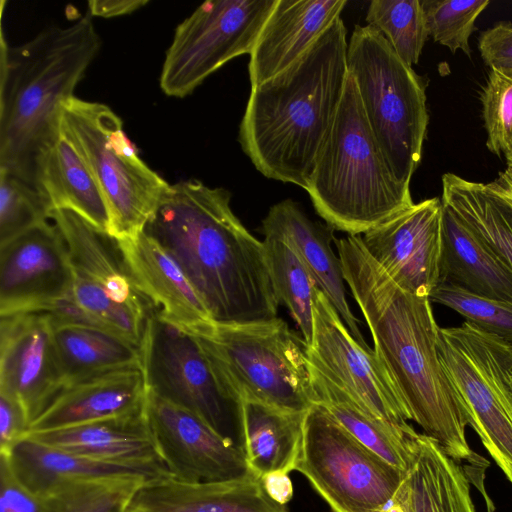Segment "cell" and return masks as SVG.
I'll return each mask as SVG.
<instances>
[{"mask_svg": "<svg viewBox=\"0 0 512 512\" xmlns=\"http://www.w3.org/2000/svg\"><path fill=\"white\" fill-rule=\"evenodd\" d=\"M295 470L333 512H372L385 507L406 475L357 440L318 404L306 412Z\"/></svg>", "mask_w": 512, "mask_h": 512, "instance_id": "9", "label": "cell"}, {"mask_svg": "<svg viewBox=\"0 0 512 512\" xmlns=\"http://www.w3.org/2000/svg\"><path fill=\"white\" fill-rule=\"evenodd\" d=\"M51 213L33 184L0 168V246L51 220Z\"/></svg>", "mask_w": 512, "mask_h": 512, "instance_id": "37", "label": "cell"}, {"mask_svg": "<svg viewBox=\"0 0 512 512\" xmlns=\"http://www.w3.org/2000/svg\"><path fill=\"white\" fill-rule=\"evenodd\" d=\"M117 242L136 288L162 320L187 333L214 322L184 271L156 239L142 231Z\"/></svg>", "mask_w": 512, "mask_h": 512, "instance_id": "18", "label": "cell"}, {"mask_svg": "<svg viewBox=\"0 0 512 512\" xmlns=\"http://www.w3.org/2000/svg\"><path fill=\"white\" fill-rule=\"evenodd\" d=\"M277 0L206 1L176 28L160 87L171 97L192 93L231 59L250 54Z\"/></svg>", "mask_w": 512, "mask_h": 512, "instance_id": "12", "label": "cell"}, {"mask_svg": "<svg viewBox=\"0 0 512 512\" xmlns=\"http://www.w3.org/2000/svg\"><path fill=\"white\" fill-rule=\"evenodd\" d=\"M347 68L370 128L395 178L410 188L428 126L426 82L369 25H356Z\"/></svg>", "mask_w": 512, "mask_h": 512, "instance_id": "7", "label": "cell"}, {"mask_svg": "<svg viewBox=\"0 0 512 512\" xmlns=\"http://www.w3.org/2000/svg\"><path fill=\"white\" fill-rule=\"evenodd\" d=\"M231 194L198 180L170 184L144 231L184 271L214 322L244 324L277 317L263 241L230 206Z\"/></svg>", "mask_w": 512, "mask_h": 512, "instance_id": "2", "label": "cell"}, {"mask_svg": "<svg viewBox=\"0 0 512 512\" xmlns=\"http://www.w3.org/2000/svg\"><path fill=\"white\" fill-rule=\"evenodd\" d=\"M444 330L471 358L493 391L512 407V344L467 321Z\"/></svg>", "mask_w": 512, "mask_h": 512, "instance_id": "36", "label": "cell"}, {"mask_svg": "<svg viewBox=\"0 0 512 512\" xmlns=\"http://www.w3.org/2000/svg\"><path fill=\"white\" fill-rule=\"evenodd\" d=\"M441 201L512 270V200L488 184L445 173Z\"/></svg>", "mask_w": 512, "mask_h": 512, "instance_id": "32", "label": "cell"}, {"mask_svg": "<svg viewBox=\"0 0 512 512\" xmlns=\"http://www.w3.org/2000/svg\"><path fill=\"white\" fill-rule=\"evenodd\" d=\"M148 2V0H91L88 2V12L91 16L111 18L131 14Z\"/></svg>", "mask_w": 512, "mask_h": 512, "instance_id": "44", "label": "cell"}, {"mask_svg": "<svg viewBox=\"0 0 512 512\" xmlns=\"http://www.w3.org/2000/svg\"><path fill=\"white\" fill-rule=\"evenodd\" d=\"M29 425L22 405L16 399L0 393V454H7L25 438Z\"/></svg>", "mask_w": 512, "mask_h": 512, "instance_id": "43", "label": "cell"}, {"mask_svg": "<svg viewBox=\"0 0 512 512\" xmlns=\"http://www.w3.org/2000/svg\"><path fill=\"white\" fill-rule=\"evenodd\" d=\"M438 283L512 301V270L444 204Z\"/></svg>", "mask_w": 512, "mask_h": 512, "instance_id": "26", "label": "cell"}, {"mask_svg": "<svg viewBox=\"0 0 512 512\" xmlns=\"http://www.w3.org/2000/svg\"><path fill=\"white\" fill-rule=\"evenodd\" d=\"M126 512H289L273 501L255 474L225 481L162 478L142 484Z\"/></svg>", "mask_w": 512, "mask_h": 512, "instance_id": "21", "label": "cell"}, {"mask_svg": "<svg viewBox=\"0 0 512 512\" xmlns=\"http://www.w3.org/2000/svg\"><path fill=\"white\" fill-rule=\"evenodd\" d=\"M480 100L486 147L498 156L512 155V79L490 70Z\"/></svg>", "mask_w": 512, "mask_h": 512, "instance_id": "40", "label": "cell"}, {"mask_svg": "<svg viewBox=\"0 0 512 512\" xmlns=\"http://www.w3.org/2000/svg\"><path fill=\"white\" fill-rule=\"evenodd\" d=\"M147 393L144 374L138 368L66 385L32 421L27 434L139 414L145 409Z\"/></svg>", "mask_w": 512, "mask_h": 512, "instance_id": "20", "label": "cell"}, {"mask_svg": "<svg viewBox=\"0 0 512 512\" xmlns=\"http://www.w3.org/2000/svg\"><path fill=\"white\" fill-rule=\"evenodd\" d=\"M505 159H506L507 167L512 168V155L506 157Z\"/></svg>", "mask_w": 512, "mask_h": 512, "instance_id": "48", "label": "cell"}, {"mask_svg": "<svg viewBox=\"0 0 512 512\" xmlns=\"http://www.w3.org/2000/svg\"><path fill=\"white\" fill-rule=\"evenodd\" d=\"M440 359L458 392L469 426L512 483V408L500 400L471 358L439 328Z\"/></svg>", "mask_w": 512, "mask_h": 512, "instance_id": "23", "label": "cell"}, {"mask_svg": "<svg viewBox=\"0 0 512 512\" xmlns=\"http://www.w3.org/2000/svg\"><path fill=\"white\" fill-rule=\"evenodd\" d=\"M65 241L47 221L0 246V316L50 313L71 297Z\"/></svg>", "mask_w": 512, "mask_h": 512, "instance_id": "15", "label": "cell"}, {"mask_svg": "<svg viewBox=\"0 0 512 512\" xmlns=\"http://www.w3.org/2000/svg\"><path fill=\"white\" fill-rule=\"evenodd\" d=\"M34 186L52 211H73L108 233L109 215L103 196L82 158L59 129L36 158Z\"/></svg>", "mask_w": 512, "mask_h": 512, "instance_id": "27", "label": "cell"}, {"mask_svg": "<svg viewBox=\"0 0 512 512\" xmlns=\"http://www.w3.org/2000/svg\"><path fill=\"white\" fill-rule=\"evenodd\" d=\"M366 22L407 65L418 63L429 36L421 0H372Z\"/></svg>", "mask_w": 512, "mask_h": 512, "instance_id": "35", "label": "cell"}, {"mask_svg": "<svg viewBox=\"0 0 512 512\" xmlns=\"http://www.w3.org/2000/svg\"><path fill=\"white\" fill-rule=\"evenodd\" d=\"M313 318V341L306 348L310 363L383 424L406 436H416L388 371L374 350L363 347L351 335L318 287L313 294Z\"/></svg>", "mask_w": 512, "mask_h": 512, "instance_id": "13", "label": "cell"}, {"mask_svg": "<svg viewBox=\"0 0 512 512\" xmlns=\"http://www.w3.org/2000/svg\"><path fill=\"white\" fill-rule=\"evenodd\" d=\"M305 190L327 226L349 235L364 234L414 204L381 151L349 72Z\"/></svg>", "mask_w": 512, "mask_h": 512, "instance_id": "5", "label": "cell"}, {"mask_svg": "<svg viewBox=\"0 0 512 512\" xmlns=\"http://www.w3.org/2000/svg\"><path fill=\"white\" fill-rule=\"evenodd\" d=\"M310 369L313 404L324 407L357 440L406 473L419 433L410 437L389 428L311 363Z\"/></svg>", "mask_w": 512, "mask_h": 512, "instance_id": "31", "label": "cell"}, {"mask_svg": "<svg viewBox=\"0 0 512 512\" xmlns=\"http://www.w3.org/2000/svg\"><path fill=\"white\" fill-rule=\"evenodd\" d=\"M428 35L452 53L471 55L469 38L489 0H421Z\"/></svg>", "mask_w": 512, "mask_h": 512, "instance_id": "38", "label": "cell"}, {"mask_svg": "<svg viewBox=\"0 0 512 512\" xmlns=\"http://www.w3.org/2000/svg\"><path fill=\"white\" fill-rule=\"evenodd\" d=\"M140 479H95L60 484L39 497L42 512H126Z\"/></svg>", "mask_w": 512, "mask_h": 512, "instance_id": "34", "label": "cell"}, {"mask_svg": "<svg viewBox=\"0 0 512 512\" xmlns=\"http://www.w3.org/2000/svg\"><path fill=\"white\" fill-rule=\"evenodd\" d=\"M402 490L410 512H475L463 468L425 434L417 436Z\"/></svg>", "mask_w": 512, "mask_h": 512, "instance_id": "29", "label": "cell"}, {"mask_svg": "<svg viewBox=\"0 0 512 512\" xmlns=\"http://www.w3.org/2000/svg\"><path fill=\"white\" fill-rule=\"evenodd\" d=\"M267 495L276 503L286 505L293 497L294 488L288 473L271 472L261 477Z\"/></svg>", "mask_w": 512, "mask_h": 512, "instance_id": "45", "label": "cell"}, {"mask_svg": "<svg viewBox=\"0 0 512 512\" xmlns=\"http://www.w3.org/2000/svg\"><path fill=\"white\" fill-rule=\"evenodd\" d=\"M0 512H42L40 499L23 487L0 455Z\"/></svg>", "mask_w": 512, "mask_h": 512, "instance_id": "42", "label": "cell"}, {"mask_svg": "<svg viewBox=\"0 0 512 512\" xmlns=\"http://www.w3.org/2000/svg\"><path fill=\"white\" fill-rule=\"evenodd\" d=\"M347 49L339 16L297 62L251 87L238 140L266 178L305 189L344 92Z\"/></svg>", "mask_w": 512, "mask_h": 512, "instance_id": "3", "label": "cell"}, {"mask_svg": "<svg viewBox=\"0 0 512 512\" xmlns=\"http://www.w3.org/2000/svg\"><path fill=\"white\" fill-rule=\"evenodd\" d=\"M100 46L89 12L18 46L1 37L0 168L34 185L36 158L58 133L61 107Z\"/></svg>", "mask_w": 512, "mask_h": 512, "instance_id": "4", "label": "cell"}, {"mask_svg": "<svg viewBox=\"0 0 512 512\" xmlns=\"http://www.w3.org/2000/svg\"><path fill=\"white\" fill-rule=\"evenodd\" d=\"M140 351L148 391L190 411L240 446V405L221 384L194 335L162 320L152 310Z\"/></svg>", "mask_w": 512, "mask_h": 512, "instance_id": "11", "label": "cell"}, {"mask_svg": "<svg viewBox=\"0 0 512 512\" xmlns=\"http://www.w3.org/2000/svg\"><path fill=\"white\" fill-rule=\"evenodd\" d=\"M145 416L160 458L172 478L206 482L254 474L237 443L190 411L148 391Z\"/></svg>", "mask_w": 512, "mask_h": 512, "instance_id": "14", "label": "cell"}, {"mask_svg": "<svg viewBox=\"0 0 512 512\" xmlns=\"http://www.w3.org/2000/svg\"><path fill=\"white\" fill-rule=\"evenodd\" d=\"M343 276L370 330L374 352L423 434L456 461L473 459L464 404L439 355L429 297L399 287L366 251L361 236L335 239Z\"/></svg>", "mask_w": 512, "mask_h": 512, "instance_id": "1", "label": "cell"}, {"mask_svg": "<svg viewBox=\"0 0 512 512\" xmlns=\"http://www.w3.org/2000/svg\"><path fill=\"white\" fill-rule=\"evenodd\" d=\"M5 457L16 480L36 497L68 482L95 479H140L146 482L172 478L167 469L129 466L68 453L31 438L17 442Z\"/></svg>", "mask_w": 512, "mask_h": 512, "instance_id": "24", "label": "cell"}, {"mask_svg": "<svg viewBox=\"0 0 512 512\" xmlns=\"http://www.w3.org/2000/svg\"><path fill=\"white\" fill-rule=\"evenodd\" d=\"M262 233H274L287 239L297 250L317 287L336 309L351 335L365 348L359 320L346 297L345 279L339 257L333 252L331 228L312 221L300 206L286 199L270 207L262 220Z\"/></svg>", "mask_w": 512, "mask_h": 512, "instance_id": "22", "label": "cell"}, {"mask_svg": "<svg viewBox=\"0 0 512 512\" xmlns=\"http://www.w3.org/2000/svg\"><path fill=\"white\" fill-rule=\"evenodd\" d=\"M306 412L263 403H240V446L258 477L295 470L300 457Z\"/></svg>", "mask_w": 512, "mask_h": 512, "instance_id": "28", "label": "cell"}, {"mask_svg": "<svg viewBox=\"0 0 512 512\" xmlns=\"http://www.w3.org/2000/svg\"><path fill=\"white\" fill-rule=\"evenodd\" d=\"M346 5L345 0H277L249 54L251 87L297 62Z\"/></svg>", "mask_w": 512, "mask_h": 512, "instance_id": "19", "label": "cell"}, {"mask_svg": "<svg viewBox=\"0 0 512 512\" xmlns=\"http://www.w3.org/2000/svg\"><path fill=\"white\" fill-rule=\"evenodd\" d=\"M372 512H410L402 490V485L395 498L390 503L385 507Z\"/></svg>", "mask_w": 512, "mask_h": 512, "instance_id": "47", "label": "cell"}, {"mask_svg": "<svg viewBox=\"0 0 512 512\" xmlns=\"http://www.w3.org/2000/svg\"><path fill=\"white\" fill-rule=\"evenodd\" d=\"M478 49L490 70L512 79V23L499 22L482 31Z\"/></svg>", "mask_w": 512, "mask_h": 512, "instance_id": "41", "label": "cell"}, {"mask_svg": "<svg viewBox=\"0 0 512 512\" xmlns=\"http://www.w3.org/2000/svg\"><path fill=\"white\" fill-rule=\"evenodd\" d=\"M68 249L71 300L85 324L139 345L152 307L136 288L118 242L70 210L51 213Z\"/></svg>", "mask_w": 512, "mask_h": 512, "instance_id": "10", "label": "cell"}, {"mask_svg": "<svg viewBox=\"0 0 512 512\" xmlns=\"http://www.w3.org/2000/svg\"><path fill=\"white\" fill-rule=\"evenodd\" d=\"M271 279L279 304L286 306L307 347L313 341L315 280L294 246L284 237L263 233Z\"/></svg>", "mask_w": 512, "mask_h": 512, "instance_id": "33", "label": "cell"}, {"mask_svg": "<svg viewBox=\"0 0 512 512\" xmlns=\"http://www.w3.org/2000/svg\"><path fill=\"white\" fill-rule=\"evenodd\" d=\"M443 203H414L361 236L373 260L402 289L429 297L438 282Z\"/></svg>", "mask_w": 512, "mask_h": 512, "instance_id": "16", "label": "cell"}, {"mask_svg": "<svg viewBox=\"0 0 512 512\" xmlns=\"http://www.w3.org/2000/svg\"><path fill=\"white\" fill-rule=\"evenodd\" d=\"M0 317V393L16 399L31 424L63 388L52 316Z\"/></svg>", "mask_w": 512, "mask_h": 512, "instance_id": "17", "label": "cell"}, {"mask_svg": "<svg viewBox=\"0 0 512 512\" xmlns=\"http://www.w3.org/2000/svg\"><path fill=\"white\" fill-rule=\"evenodd\" d=\"M59 131L74 146L103 196L108 233L120 240L144 231L170 184L139 157L121 118L103 103L73 96L61 107Z\"/></svg>", "mask_w": 512, "mask_h": 512, "instance_id": "8", "label": "cell"}, {"mask_svg": "<svg viewBox=\"0 0 512 512\" xmlns=\"http://www.w3.org/2000/svg\"><path fill=\"white\" fill-rule=\"evenodd\" d=\"M190 334L239 405L252 401L296 412L313 405L307 345L281 318L244 324L211 322Z\"/></svg>", "mask_w": 512, "mask_h": 512, "instance_id": "6", "label": "cell"}, {"mask_svg": "<svg viewBox=\"0 0 512 512\" xmlns=\"http://www.w3.org/2000/svg\"><path fill=\"white\" fill-rule=\"evenodd\" d=\"M25 437L94 460L167 469L154 443L145 409L135 415L29 433Z\"/></svg>", "mask_w": 512, "mask_h": 512, "instance_id": "25", "label": "cell"}, {"mask_svg": "<svg viewBox=\"0 0 512 512\" xmlns=\"http://www.w3.org/2000/svg\"><path fill=\"white\" fill-rule=\"evenodd\" d=\"M63 387L108 372L142 370L140 345L105 329L52 317Z\"/></svg>", "mask_w": 512, "mask_h": 512, "instance_id": "30", "label": "cell"}, {"mask_svg": "<svg viewBox=\"0 0 512 512\" xmlns=\"http://www.w3.org/2000/svg\"><path fill=\"white\" fill-rule=\"evenodd\" d=\"M494 188L499 194L512 200V168L507 167L499 173L495 179Z\"/></svg>", "mask_w": 512, "mask_h": 512, "instance_id": "46", "label": "cell"}, {"mask_svg": "<svg viewBox=\"0 0 512 512\" xmlns=\"http://www.w3.org/2000/svg\"><path fill=\"white\" fill-rule=\"evenodd\" d=\"M429 299L458 312L465 321L484 332L512 344V301L488 298L445 283L436 284Z\"/></svg>", "mask_w": 512, "mask_h": 512, "instance_id": "39", "label": "cell"}]
</instances>
